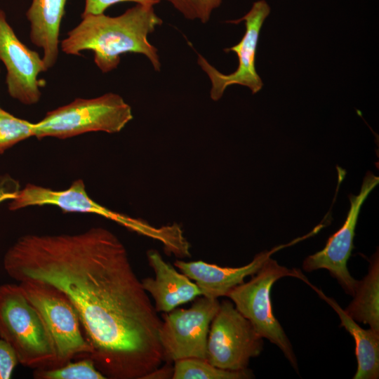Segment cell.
Here are the masks:
<instances>
[{
    "instance_id": "d6986e66",
    "label": "cell",
    "mask_w": 379,
    "mask_h": 379,
    "mask_svg": "<svg viewBox=\"0 0 379 379\" xmlns=\"http://www.w3.org/2000/svg\"><path fill=\"white\" fill-rule=\"evenodd\" d=\"M36 379H105V376L96 368L89 357L78 359L52 368L35 369Z\"/></svg>"
},
{
    "instance_id": "5bb4252c",
    "label": "cell",
    "mask_w": 379,
    "mask_h": 379,
    "mask_svg": "<svg viewBox=\"0 0 379 379\" xmlns=\"http://www.w3.org/2000/svg\"><path fill=\"white\" fill-rule=\"evenodd\" d=\"M147 258L155 277L142 279L141 283L157 312H168L202 295L197 284L166 262L157 250H149Z\"/></svg>"
},
{
    "instance_id": "9c48e42d",
    "label": "cell",
    "mask_w": 379,
    "mask_h": 379,
    "mask_svg": "<svg viewBox=\"0 0 379 379\" xmlns=\"http://www.w3.org/2000/svg\"><path fill=\"white\" fill-rule=\"evenodd\" d=\"M187 309L163 313L159 340L164 361L174 362L187 358L206 359L211 323L220 302L203 295Z\"/></svg>"
},
{
    "instance_id": "ba28073f",
    "label": "cell",
    "mask_w": 379,
    "mask_h": 379,
    "mask_svg": "<svg viewBox=\"0 0 379 379\" xmlns=\"http://www.w3.org/2000/svg\"><path fill=\"white\" fill-rule=\"evenodd\" d=\"M262 339L232 301L223 300L210 325L206 360L225 370L246 369L262 351Z\"/></svg>"
},
{
    "instance_id": "4fadbf2b",
    "label": "cell",
    "mask_w": 379,
    "mask_h": 379,
    "mask_svg": "<svg viewBox=\"0 0 379 379\" xmlns=\"http://www.w3.org/2000/svg\"><path fill=\"white\" fill-rule=\"evenodd\" d=\"M286 246L259 253L251 262L239 267H220L202 260L187 262L178 259L175 261L174 266L195 281L203 296L218 299L227 297L231 290L244 282L246 277L255 274L272 253Z\"/></svg>"
},
{
    "instance_id": "ac0fdd59",
    "label": "cell",
    "mask_w": 379,
    "mask_h": 379,
    "mask_svg": "<svg viewBox=\"0 0 379 379\" xmlns=\"http://www.w3.org/2000/svg\"><path fill=\"white\" fill-rule=\"evenodd\" d=\"M254 378L248 368L225 370L211 364L206 359L187 358L174 361L173 379H248Z\"/></svg>"
},
{
    "instance_id": "8fae6325",
    "label": "cell",
    "mask_w": 379,
    "mask_h": 379,
    "mask_svg": "<svg viewBox=\"0 0 379 379\" xmlns=\"http://www.w3.org/2000/svg\"><path fill=\"white\" fill-rule=\"evenodd\" d=\"M378 182V176L371 172L366 173L359 194L349 196L350 208L343 226L328 238L322 250L307 257L302 263L306 272L327 270L345 292L352 296L358 281L350 274L347 264L354 248L355 228L361 205Z\"/></svg>"
},
{
    "instance_id": "ffe728a7",
    "label": "cell",
    "mask_w": 379,
    "mask_h": 379,
    "mask_svg": "<svg viewBox=\"0 0 379 379\" xmlns=\"http://www.w3.org/2000/svg\"><path fill=\"white\" fill-rule=\"evenodd\" d=\"M34 123L18 118L0 107V154L15 144L34 137Z\"/></svg>"
},
{
    "instance_id": "44dd1931",
    "label": "cell",
    "mask_w": 379,
    "mask_h": 379,
    "mask_svg": "<svg viewBox=\"0 0 379 379\" xmlns=\"http://www.w3.org/2000/svg\"><path fill=\"white\" fill-rule=\"evenodd\" d=\"M185 19L206 23L222 0H165Z\"/></svg>"
},
{
    "instance_id": "277c9868",
    "label": "cell",
    "mask_w": 379,
    "mask_h": 379,
    "mask_svg": "<svg viewBox=\"0 0 379 379\" xmlns=\"http://www.w3.org/2000/svg\"><path fill=\"white\" fill-rule=\"evenodd\" d=\"M53 205L64 213H93L114 221L139 234L161 242L166 252L174 251L179 245L181 232L177 224L155 227L138 218L113 211L90 198L84 180H74L65 190H53L42 186L27 184L11 199L8 208L15 211L28 206Z\"/></svg>"
},
{
    "instance_id": "7c38bea8",
    "label": "cell",
    "mask_w": 379,
    "mask_h": 379,
    "mask_svg": "<svg viewBox=\"0 0 379 379\" xmlns=\"http://www.w3.org/2000/svg\"><path fill=\"white\" fill-rule=\"evenodd\" d=\"M0 60L6 69V83L10 96L26 105L36 104L41 96L38 76L48 69L39 54L18 38L1 8Z\"/></svg>"
},
{
    "instance_id": "2e32d148",
    "label": "cell",
    "mask_w": 379,
    "mask_h": 379,
    "mask_svg": "<svg viewBox=\"0 0 379 379\" xmlns=\"http://www.w3.org/2000/svg\"><path fill=\"white\" fill-rule=\"evenodd\" d=\"M306 283L336 312L340 319V325L354 340L358 366L353 378L378 379L379 378V333L371 328L365 330L360 327L357 321L345 312L334 299L326 296L309 281Z\"/></svg>"
},
{
    "instance_id": "7a4b0ae2",
    "label": "cell",
    "mask_w": 379,
    "mask_h": 379,
    "mask_svg": "<svg viewBox=\"0 0 379 379\" xmlns=\"http://www.w3.org/2000/svg\"><path fill=\"white\" fill-rule=\"evenodd\" d=\"M81 18L61 41L63 53L79 55L84 51H92L94 62L103 73L118 67L121 55L142 54L155 71H160L161 64L157 48L147 39L148 35L163 22L153 5L137 4L116 17L103 13Z\"/></svg>"
},
{
    "instance_id": "d4e9b609",
    "label": "cell",
    "mask_w": 379,
    "mask_h": 379,
    "mask_svg": "<svg viewBox=\"0 0 379 379\" xmlns=\"http://www.w3.org/2000/svg\"><path fill=\"white\" fill-rule=\"evenodd\" d=\"M18 187L5 186V181L0 183V203L13 199L18 192Z\"/></svg>"
},
{
    "instance_id": "9a60e30c",
    "label": "cell",
    "mask_w": 379,
    "mask_h": 379,
    "mask_svg": "<svg viewBox=\"0 0 379 379\" xmlns=\"http://www.w3.org/2000/svg\"><path fill=\"white\" fill-rule=\"evenodd\" d=\"M67 0H32L25 15L29 22V39L43 50L47 69L53 67L59 54V36Z\"/></svg>"
},
{
    "instance_id": "30bf717a",
    "label": "cell",
    "mask_w": 379,
    "mask_h": 379,
    "mask_svg": "<svg viewBox=\"0 0 379 379\" xmlns=\"http://www.w3.org/2000/svg\"><path fill=\"white\" fill-rule=\"evenodd\" d=\"M270 12V8L267 2L260 0L255 2L251 10L241 18L228 21L232 23L244 21L246 25V32L241 40L237 45L224 49L226 53L234 52L238 57V67L234 72L222 74L204 56L198 54V65L211 81L210 95L213 100H220L225 89L233 84L246 86L253 94L262 88L263 84L256 72L255 58L260 29Z\"/></svg>"
},
{
    "instance_id": "cb8c5ba5",
    "label": "cell",
    "mask_w": 379,
    "mask_h": 379,
    "mask_svg": "<svg viewBox=\"0 0 379 379\" xmlns=\"http://www.w3.org/2000/svg\"><path fill=\"white\" fill-rule=\"evenodd\" d=\"M168 361L162 367L159 366L157 369L147 374L143 379H166L172 378L173 373V366Z\"/></svg>"
},
{
    "instance_id": "7402d4cb",
    "label": "cell",
    "mask_w": 379,
    "mask_h": 379,
    "mask_svg": "<svg viewBox=\"0 0 379 379\" xmlns=\"http://www.w3.org/2000/svg\"><path fill=\"white\" fill-rule=\"evenodd\" d=\"M18 363L13 347L5 340L0 338V379H10Z\"/></svg>"
},
{
    "instance_id": "603a6c76",
    "label": "cell",
    "mask_w": 379,
    "mask_h": 379,
    "mask_svg": "<svg viewBox=\"0 0 379 379\" xmlns=\"http://www.w3.org/2000/svg\"><path fill=\"white\" fill-rule=\"evenodd\" d=\"M127 1L154 6L159 3L160 0H85L84 9L81 16L103 14L109 6Z\"/></svg>"
},
{
    "instance_id": "3957f363",
    "label": "cell",
    "mask_w": 379,
    "mask_h": 379,
    "mask_svg": "<svg viewBox=\"0 0 379 379\" xmlns=\"http://www.w3.org/2000/svg\"><path fill=\"white\" fill-rule=\"evenodd\" d=\"M0 338L13 347L23 366L34 370L56 366L48 328L19 284L0 285Z\"/></svg>"
},
{
    "instance_id": "e0dca14e",
    "label": "cell",
    "mask_w": 379,
    "mask_h": 379,
    "mask_svg": "<svg viewBox=\"0 0 379 379\" xmlns=\"http://www.w3.org/2000/svg\"><path fill=\"white\" fill-rule=\"evenodd\" d=\"M354 299L344 310L357 322L368 324L379 333V257L374 253L370 260L368 274L358 281Z\"/></svg>"
},
{
    "instance_id": "8992f818",
    "label": "cell",
    "mask_w": 379,
    "mask_h": 379,
    "mask_svg": "<svg viewBox=\"0 0 379 379\" xmlns=\"http://www.w3.org/2000/svg\"><path fill=\"white\" fill-rule=\"evenodd\" d=\"M293 277L303 281L307 279L300 270L280 265L269 258L251 279L230 291L227 297L240 313L253 324L257 333L276 345L298 372L297 359L293 347L281 325L274 315L271 302V289L279 279Z\"/></svg>"
},
{
    "instance_id": "52a82bcc",
    "label": "cell",
    "mask_w": 379,
    "mask_h": 379,
    "mask_svg": "<svg viewBox=\"0 0 379 379\" xmlns=\"http://www.w3.org/2000/svg\"><path fill=\"white\" fill-rule=\"evenodd\" d=\"M24 294L42 317L56 352V367L76 359L89 357L88 343L77 311L56 287L37 280L19 282Z\"/></svg>"
},
{
    "instance_id": "6da1fadb",
    "label": "cell",
    "mask_w": 379,
    "mask_h": 379,
    "mask_svg": "<svg viewBox=\"0 0 379 379\" xmlns=\"http://www.w3.org/2000/svg\"><path fill=\"white\" fill-rule=\"evenodd\" d=\"M5 272L62 291L79 314L89 357L110 379H143L164 361L161 319L120 239L109 230L28 234L6 252Z\"/></svg>"
},
{
    "instance_id": "5b68a950",
    "label": "cell",
    "mask_w": 379,
    "mask_h": 379,
    "mask_svg": "<svg viewBox=\"0 0 379 379\" xmlns=\"http://www.w3.org/2000/svg\"><path fill=\"white\" fill-rule=\"evenodd\" d=\"M133 118L131 106L114 93L94 98H76L49 111L34 123V137L66 139L89 132H120Z\"/></svg>"
}]
</instances>
